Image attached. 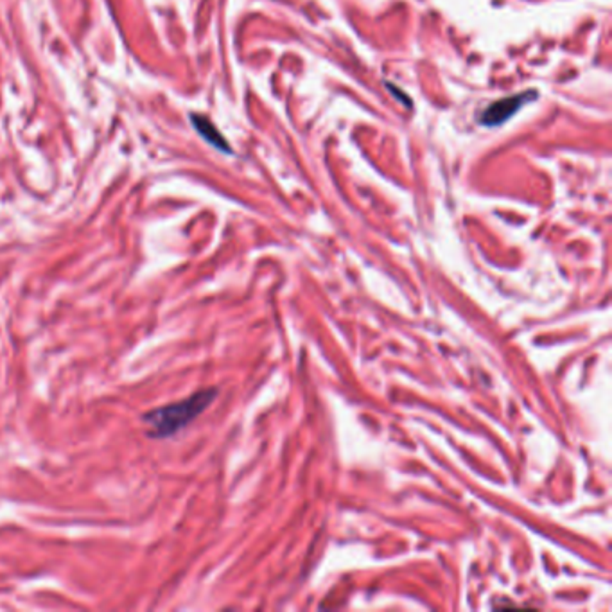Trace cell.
Here are the masks:
<instances>
[{
  "mask_svg": "<svg viewBox=\"0 0 612 612\" xmlns=\"http://www.w3.org/2000/svg\"><path fill=\"white\" fill-rule=\"evenodd\" d=\"M191 117H192V125H194V128L198 130L199 135L207 140L211 146L218 147L219 151H225V153H232V149L228 147V142L223 139V135L218 132V128L212 125L211 120L205 119V117L201 115H191Z\"/></svg>",
  "mask_w": 612,
  "mask_h": 612,
  "instance_id": "cell-3",
  "label": "cell"
},
{
  "mask_svg": "<svg viewBox=\"0 0 612 612\" xmlns=\"http://www.w3.org/2000/svg\"><path fill=\"white\" fill-rule=\"evenodd\" d=\"M216 397H218V388H205L184 401L171 402V404L147 411L146 415H142V421L147 426V435L153 438H169L176 435L207 410Z\"/></svg>",
  "mask_w": 612,
  "mask_h": 612,
  "instance_id": "cell-1",
  "label": "cell"
},
{
  "mask_svg": "<svg viewBox=\"0 0 612 612\" xmlns=\"http://www.w3.org/2000/svg\"><path fill=\"white\" fill-rule=\"evenodd\" d=\"M535 95H537L535 92H524V94H517V95H510V97L500 99V101L492 102V105L485 110L483 117H481V122L487 126L503 125V122H507L514 113H517L519 110L529 101V99H534Z\"/></svg>",
  "mask_w": 612,
  "mask_h": 612,
  "instance_id": "cell-2",
  "label": "cell"
}]
</instances>
